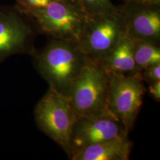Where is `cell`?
<instances>
[{"label": "cell", "mask_w": 160, "mask_h": 160, "mask_svg": "<svg viewBox=\"0 0 160 160\" xmlns=\"http://www.w3.org/2000/svg\"><path fill=\"white\" fill-rule=\"evenodd\" d=\"M34 65L49 87L68 97L70 88L88 58L77 43L53 39L30 53Z\"/></svg>", "instance_id": "cell-1"}, {"label": "cell", "mask_w": 160, "mask_h": 160, "mask_svg": "<svg viewBox=\"0 0 160 160\" xmlns=\"http://www.w3.org/2000/svg\"><path fill=\"white\" fill-rule=\"evenodd\" d=\"M20 11V10H19ZM53 39L78 43L89 16L77 0H58L45 8L20 11Z\"/></svg>", "instance_id": "cell-2"}, {"label": "cell", "mask_w": 160, "mask_h": 160, "mask_svg": "<svg viewBox=\"0 0 160 160\" xmlns=\"http://www.w3.org/2000/svg\"><path fill=\"white\" fill-rule=\"evenodd\" d=\"M109 79V74L102 66L88 59L68 95L77 118L112 114L108 106Z\"/></svg>", "instance_id": "cell-3"}, {"label": "cell", "mask_w": 160, "mask_h": 160, "mask_svg": "<svg viewBox=\"0 0 160 160\" xmlns=\"http://www.w3.org/2000/svg\"><path fill=\"white\" fill-rule=\"evenodd\" d=\"M34 118L40 131L67 152L77 115L68 97L49 87L34 108Z\"/></svg>", "instance_id": "cell-4"}, {"label": "cell", "mask_w": 160, "mask_h": 160, "mask_svg": "<svg viewBox=\"0 0 160 160\" xmlns=\"http://www.w3.org/2000/svg\"><path fill=\"white\" fill-rule=\"evenodd\" d=\"M126 34L117 7L113 12L89 16L77 44L87 57L99 63Z\"/></svg>", "instance_id": "cell-5"}, {"label": "cell", "mask_w": 160, "mask_h": 160, "mask_svg": "<svg viewBox=\"0 0 160 160\" xmlns=\"http://www.w3.org/2000/svg\"><path fill=\"white\" fill-rule=\"evenodd\" d=\"M109 75L108 109L129 131L143 102V80L141 74Z\"/></svg>", "instance_id": "cell-6"}, {"label": "cell", "mask_w": 160, "mask_h": 160, "mask_svg": "<svg viewBox=\"0 0 160 160\" xmlns=\"http://www.w3.org/2000/svg\"><path fill=\"white\" fill-rule=\"evenodd\" d=\"M129 131L113 114L94 118H77L72 129L67 154L69 158L82 149L116 138Z\"/></svg>", "instance_id": "cell-7"}, {"label": "cell", "mask_w": 160, "mask_h": 160, "mask_svg": "<svg viewBox=\"0 0 160 160\" xmlns=\"http://www.w3.org/2000/svg\"><path fill=\"white\" fill-rule=\"evenodd\" d=\"M26 18L16 6L0 7V63L13 55L31 53L34 49L33 30Z\"/></svg>", "instance_id": "cell-8"}, {"label": "cell", "mask_w": 160, "mask_h": 160, "mask_svg": "<svg viewBox=\"0 0 160 160\" xmlns=\"http://www.w3.org/2000/svg\"><path fill=\"white\" fill-rule=\"evenodd\" d=\"M126 33L134 40L158 45L160 40V5L124 2L117 6Z\"/></svg>", "instance_id": "cell-9"}, {"label": "cell", "mask_w": 160, "mask_h": 160, "mask_svg": "<svg viewBox=\"0 0 160 160\" xmlns=\"http://www.w3.org/2000/svg\"><path fill=\"white\" fill-rule=\"evenodd\" d=\"M132 148L128 135L96 143L72 155V160H128Z\"/></svg>", "instance_id": "cell-10"}, {"label": "cell", "mask_w": 160, "mask_h": 160, "mask_svg": "<svg viewBox=\"0 0 160 160\" xmlns=\"http://www.w3.org/2000/svg\"><path fill=\"white\" fill-rule=\"evenodd\" d=\"M99 63L108 74H140L133 57V40L126 34Z\"/></svg>", "instance_id": "cell-11"}, {"label": "cell", "mask_w": 160, "mask_h": 160, "mask_svg": "<svg viewBox=\"0 0 160 160\" xmlns=\"http://www.w3.org/2000/svg\"><path fill=\"white\" fill-rule=\"evenodd\" d=\"M133 40V57L138 73L146 67L160 63V48L158 45L143 41Z\"/></svg>", "instance_id": "cell-12"}, {"label": "cell", "mask_w": 160, "mask_h": 160, "mask_svg": "<svg viewBox=\"0 0 160 160\" xmlns=\"http://www.w3.org/2000/svg\"><path fill=\"white\" fill-rule=\"evenodd\" d=\"M88 16L96 15L117 9L110 0H77Z\"/></svg>", "instance_id": "cell-13"}, {"label": "cell", "mask_w": 160, "mask_h": 160, "mask_svg": "<svg viewBox=\"0 0 160 160\" xmlns=\"http://www.w3.org/2000/svg\"><path fill=\"white\" fill-rule=\"evenodd\" d=\"M58 0H16V7L20 11L45 8Z\"/></svg>", "instance_id": "cell-14"}, {"label": "cell", "mask_w": 160, "mask_h": 160, "mask_svg": "<svg viewBox=\"0 0 160 160\" xmlns=\"http://www.w3.org/2000/svg\"><path fill=\"white\" fill-rule=\"evenodd\" d=\"M141 75L143 81L149 84L160 80V63L146 67L141 71Z\"/></svg>", "instance_id": "cell-15"}, {"label": "cell", "mask_w": 160, "mask_h": 160, "mask_svg": "<svg viewBox=\"0 0 160 160\" xmlns=\"http://www.w3.org/2000/svg\"><path fill=\"white\" fill-rule=\"evenodd\" d=\"M149 92L157 102L160 100V80L149 84Z\"/></svg>", "instance_id": "cell-16"}, {"label": "cell", "mask_w": 160, "mask_h": 160, "mask_svg": "<svg viewBox=\"0 0 160 160\" xmlns=\"http://www.w3.org/2000/svg\"><path fill=\"white\" fill-rule=\"evenodd\" d=\"M124 2H135L144 4H153L160 5V0H123Z\"/></svg>", "instance_id": "cell-17"}]
</instances>
